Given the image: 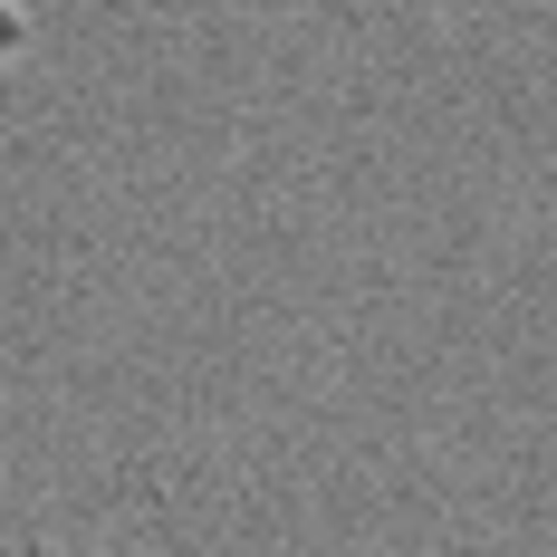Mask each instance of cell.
Instances as JSON below:
<instances>
[{"label": "cell", "mask_w": 557, "mask_h": 557, "mask_svg": "<svg viewBox=\"0 0 557 557\" xmlns=\"http://www.w3.org/2000/svg\"><path fill=\"white\" fill-rule=\"evenodd\" d=\"M20 49H29V10H20V0H0V67H10Z\"/></svg>", "instance_id": "6da1fadb"}]
</instances>
